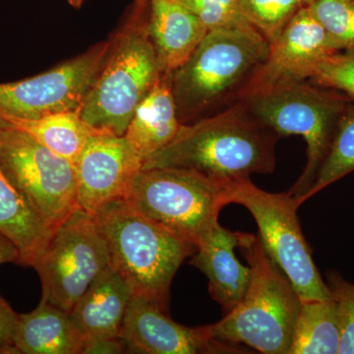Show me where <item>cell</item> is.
<instances>
[{"label": "cell", "instance_id": "cell-20", "mask_svg": "<svg viewBox=\"0 0 354 354\" xmlns=\"http://www.w3.org/2000/svg\"><path fill=\"white\" fill-rule=\"evenodd\" d=\"M0 232L20 251L19 265L32 267L51 236V232L28 206L0 167Z\"/></svg>", "mask_w": 354, "mask_h": 354}, {"label": "cell", "instance_id": "cell-28", "mask_svg": "<svg viewBox=\"0 0 354 354\" xmlns=\"http://www.w3.org/2000/svg\"><path fill=\"white\" fill-rule=\"evenodd\" d=\"M326 283L337 307L341 327L339 354H354V285L335 272H328Z\"/></svg>", "mask_w": 354, "mask_h": 354}, {"label": "cell", "instance_id": "cell-26", "mask_svg": "<svg viewBox=\"0 0 354 354\" xmlns=\"http://www.w3.org/2000/svg\"><path fill=\"white\" fill-rule=\"evenodd\" d=\"M194 14L207 31L247 29L253 26L242 12L239 0H178ZM254 28V27H253Z\"/></svg>", "mask_w": 354, "mask_h": 354}, {"label": "cell", "instance_id": "cell-1", "mask_svg": "<svg viewBox=\"0 0 354 354\" xmlns=\"http://www.w3.org/2000/svg\"><path fill=\"white\" fill-rule=\"evenodd\" d=\"M279 138L237 101L221 113L183 123L171 143L147 158L142 169L184 167L218 180H241L274 171Z\"/></svg>", "mask_w": 354, "mask_h": 354}, {"label": "cell", "instance_id": "cell-4", "mask_svg": "<svg viewBox=\"0 0 354 354\" xmlns=\"http://www.w3.org/2000/svg\"><path fill=\"white\" fill-rule=\"evenodd\" d=\"M145 13L146 0H137L79 111L95 130L124 136L139 104L162 75Z\"/></svg>", "mask_w": 354, "mask_h": 354}, {"label": "cell", "instance_id": "cell-9", "mask_svg": "<svg viewBox=\"0 0 354 354\" xmlns=\"http://www.w3.org/2000/svg\"><path fill=\"white\" fill-rule=\"evenodd\" d=\"M0 167L51 234L79 208L73 164L27 133L0 127Z\"/></svg>", "mask_w": 354, "mask_h": 354}, {"label": "cell", "instance_id": "cell-14", "mask_svg": "<svg viewBox=\"0 0 354 354\" xmlns=\"http://www.w3.org/2000/svg\"><path fill=\"white\" fill-rule=\"evenodd\" d=\"M120 337L130 351L128 353H248L241 346L214 339L207 326L189 328L174 322L158 305L136 295L128 306Z\"/></svg>", "mask_w": 354, "mask_h": 354}, {"label": "cell", "instance_id": "cell-29", "mask_svg": "<svg viewBox=\"0 0 354 354\" xmlns=\"http://www.w3.org/2000/svg\"><path fill=\"white\" fill-rule=\"evenodd\" d=\"M19 314L0 295V353L11 354Z\"/></svg>", "mask_w": 354, "mask_h": 354}, {"label": "cell", "instance_id": "cell-16", "mask_svg": "<svg viewBox=\"0 0 354 354\" xmlns=\"http://www.w3.org/2000/svg\"><path fill=\"white\" fill-rule=\"evenodd\" d=\"M147 31L162 75L185 64L207 31L178 0H146Z\"/></svg>", "mask_w": 354, "mask_h": 354}, {"label": "cell", "instance_id": "cell-22", "mask_svg": "<svg viewBox=\"0 0 354 354\" xmlns=\"http://www.w3.org/2000/svg\"><path fill=\"white\" fill-rule=\"evenodd\" d=\"M339 344L334 299L301 301L288 354H339Z\"/></svg>", "mask_w": 354, "mask_h": 354}, {"label": "cell", "instance_id": "cell-7", "mask_svg": "<svg viewBox=\"0 0 354 354\" xmlns=\"http://www.w3.org/2000/svg\"><path fill=\"white\" fill-rule=\"evenodd\" d=\"M351 101L341 92L307 81L242 101L258 120L279 137L299 135L306 142V165L288 191L298 207L304 203L329 150L339 118Z\"/></svg>", "mask_w": 354, "mask_h": 354}, {"label": "cell", "instance_id": "cell-31", "mask_svg": "<svg viewBox=\"0 0 354 354\" xmlns=\"http://www.w3.org/2000/svg\"><path fill=\"white\" fill-rule=\"evenodd\" d=\"M8 263L19 265L20 251L8 236L0 232V266Z\"/></svg>", "mask_w": 354, "mask_h": 354}, {"label": "cell", "instance_id": "cell-3", "mask_svg": "<svg viewBox=\"0 0 354 354\" xmlns=\"http://www.w3.org/2000/svg\"><path fill=\"white\" fill-rule=\"evenodd\" d=\"M239 249L250 268V283L234 309L207 326L209 334L261 353L288 354L301 299L266 252L259 235L249 234Z\"/></svg>", "mask_w": 354, "mask_h": 354}, {"label": "cell", "instance_id": "cell-11", "mask_svg": "<svg viewBox=\"0 0 354 354\" xmlns=\"http://www.w3.org/2000/svg\"><path fill=\"white\" fill-rule=\"evenodd\" d=\"M113 39L31 78L0 83V120H36L50 114L79 113L108 57Z\"/></svg>", "mask_w": 354, "mask_h": 354}, {"label": "cell", "instance_id": "cell-6", "mask_svg": "<svg viewBox=\"0 0 354 354\" xmlns=\"http://www.w3.org/2000/svg\"><path fill=\"white\" fill-rule=\"evenodd\" d=\"M268 51L269 43L253 27L207 32L185 64L165 75L180 120L199 115L227 97Z\"/></svg>", "mask_w": 354, "mask_h": 354}, {"label": "cell", "instance_id": "cell-12", "mask_svg": "<svg viewBox=\"0 0 354 354\" xmlns=\"http://www.w3.org/2000/svg\"><path fill=\"white\" fill-rule=\"evenodd\" d=\"M342 51L309 7L301 9L269 44L267 57L247 77L237 101L265 94L283 86L311 80L324 58Z\"/></svg>", "mask_w": 354, "mask_h": 354}, {"label": "cell", "instance_id": "cell-2", "mask_svg": "<svg viewBox=\"0 0 354 354\" xmlns=\"http://www.w3.org/2000/svg\"><path fill=\"white\" fill-rule=\"evenodd\" d=\"M94 216L108 245L111 267L143 297L167 312L172 279L196 246L136 211L125 200L109 203Z\"/></svg>", "mask_w": 354, "mask_h": 354}, {"label": "cell", "instance_id": "cell-10", "mask_svg": "<svg viewBox=\"0 0 354 354\" xmlns=\"http://www.w3.org/2000/svg\"><path fill=\"white\" fill-rule=\"evenodd\" d=\"M111 266L108 245L94 216L78 208L53 232L32 268L41 279V299L70 313Z\"/></svg>", "mask_w": 354, "mask_h": 354}, {"label": "cell", "instance_id": "cell-13", "mask_svg": "<svg viewBox=\"0 0 354 354\" xmlns=\"http://www.w3.org/2000/svg\"><path fill=\"white\" fill-rule=\"evenodd\" d=\"M78 207L88 214L124 200L143 160L124 136L97 131L73 162Z\"/></svg>", "mask_w": 354, "mask_h": 354}, {"label": "cell", "instance_id": "cell-27", "mask_svg": "<svg viewBox=\"0 0 354 354\" xmlns=\"http://www.w3.org/2000/svg\"><path fill=\"white\" fill-rule=\"evenodd\" d=\"M311 81L354 102V50L337 51L324 58Z\"/></svg>", "mask_w": 354, "mask_h": 354}, {"label": "cell", "instance_id": "cell-5", "mask_svg": "<svg viewBox=\"0 0 354 354\" xmlns=\"http://www.w3.org/2000/svg\"><path fill=\"white\" fill-rule=\"evenodd\" d=\"M184 167L142 169L125 201L142 215L196 246L230 204V184Z\"/></svg>", "mask_w": 354, "mask_h": 354}, {"label": "cell", "instance_id": "cell-30", "mask_svg": "<svg viewBox=\"0 0 354 354\" xmlns=\"http://www.w3.org/2000/svg\"><path fill=\"white\" fill-rule=\"evenodd\" d=\"M128 353L127 344L120 337H86L81 354H120Z\"/></svg>", "mask_w": 354, "mask_h": 354}, {"label": "cell", "instance_id": "cell-24", "mask_svg": "<svg viewBox=\"0 0 354 354\" xmlns=\"http://www.w3.org/2000/svg\"><path fill=\"white\" fill-rule=\"evenodd\" d=\"M248 22L272 43L301 9L314 0H239Z\"/></svg>", "mask_w": 354, "mask_h": 354}, {"label": "cell", "instance_id": "cell-19", "mask_svg": "<svg viewBox=\"0 0 354 354\" xmlns=\"http://www.w3.org/2000/svg\"><path fill=\"white\" fill-rule=\"evenodd\" d=\"M181 124L169 79L162 75L139 104L124 137L144 164L171 143Z\"/></svg>", "mask_w": 354, "mask_h": 354}, {"label": "cell", "instance_id": "cell-18", "mask_svg": "<svg viewBox=\"0 0 354 354\" xmlns=\"http://www.w3.org/2000/svg\"><path fill=\"white\" fill-rule=\"evenodd\" d=\"M132 297L131 286L111 266L95 279L70 313L86 337H120Z\"/></svg>", "mask_w": 354, "mask_h": 354}, {"label": "cell", "instance_id": "cell-23", "mask_svg": "<svg viewBox=\"0 0 354 354\" xmlns=\"http://www.w3.org/2000/svg\"><path fill=\"white\" fill-rule=\"evenodd\" d=\"M354 171V102L351 101L337 123L334 136L304 202L335 181Z\"/></svg>", "mask_w": 354, "mask_h": 354}, {"label": "cell", "instance_id": "cell-17", "mask_svg": "<svg viewBox=\"0 0 354 354\" xmlns=\"http://www.w3.org/2000/svg\"><path fill=\"white\" fill-rule=\"evenodd\" d=\"M85 339L71 313L41 299L19 314L11 354H81Z\"/></svg>", "mask_w": 354, "mask_h": 354}, {"label": "cell", "instance_id": "cell-21", "mask_svg": "<svg viewBox=\"0 0 354 354\" xmlns=\"http://www.w3.org/2000/svg\"><path fill=\"white\" fill-rule=\"evenodd\" d=\"M0 127L27 133L53 152L73 164L88 138L99 131L88 125L77 111L50 114L36 120L3 118Z\"/></svg>", "mask_w": 354, "mask_h": 354}, {"label": "cell", "instance_id": "cell-32", "mask_svg": "<svg viewBox=\"0 0 354 354\" xmlns=\"http://www.w3.org/2000/svg\"><path fill=\"white\" fill-rule=\"evenodd\" d=\"M69 2V4H71L72 6L75 7V8H79L81 6H82L84 0H67Z\"/></svg>", "mask_w": 354, "mask_h": 354}, {"label": "cell", "instance_id": "cell-25", "mask_svg": "<svg viewBox=\"0 0 354 354\" xmlns=\"http://www.w3.org/2000/svg\"><path fill=\"white\" fill-rule=\"evenodd\" d=\"M309 9L342 50H354V0H314Z\"/></svg>", "mask_w": 354, "mask_h": 354}, {"label": "cell", "instance_id": "cell-8", "mask_svg": "<svg viewBox=\"0 0 354 354\" xmlns=\"http://www.w3.org/2000/svg\"><path fill=\"white\" fill-rule=\"evenodd\" d=\"M228 198L230 204L241 205L250 212L266 252L285 274L301 301L333 299L302 234L297 216L299 207L290 193L267 192L245 178L230 183Z\"/></svg>", "mask_w": 354, "mask_h": 354}, {"label": "cell", "instance_id": "cell-15", "mask_svg": "<svg viewBox=\"0 0 354 354\" xmlns=\"http://www.w3.org/2000/svg\"><path fill=\"white\" fill-rule=\"evenodd\" d=\"M248 234L216 223L198 242L190 261L208 278L209 295L225 315L239 304L250 283V268L242 265L234 254Z\"/></svg>", "mask_w": 354, "mask_h": 354}]
</instances>
